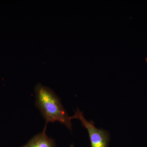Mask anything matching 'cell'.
Wrapping results in <instances>:
<instances>
[{"label": "cell", "instance_id": "6da1fadb", "mask_svg": "<svg viewBox=\"0 0 147 147\" xmlns=\"http://www.w3.org/2000/svg\"><path fill=\"white\" fill-rule=\"evenodd\" d=\"M35 92L36 105L46 122L44 128L46 129L49 123L58 121L71 130V119L64 108L60 99L53 90L39 84L36 86Z\"/></svg>", "mask_w": 147, "mask_h": 147}, {"label": "cell", "instance_id": "277c9868", "mask_svg": "<svg viewBox=\"0 0 147 147\" xmlns=\"http://www.w3.org/2000/svg\"><path fill=\"white\" fill-rule=\"evenodd\" d=\"M70 147H74V145L73 144L71 145V146H70Z\"/></svg>", "mask_w": 147, "mask_h": 147}, {"label": "cell", "instance_id": "3957f363", "mask_svg": "<svg viewBox=\"0 0 147 147\" xmlns=\"http://www.w3.org/2000/svg\"><path fill=\"white\" fill-rule=\"evenodd\" d=\"M46 130L44 128L42 132L35 135L21 147H57L55 141L46 135Z\"/></svg>", "mask_w": 147, "mask_h": 147}, {"label": "cell", "instance_id": "7a4b0ae2", "mask_svg": "<svg viewBox=\"0 0 147 147\" xmlns=\"http://www.w3.org/2000/svg\"><path fill=\"white\" fill-rule=\"evenodd\" d=\"M70 118L78 119L81 121L82 125L87 129L89 135L91 147H108L110 140L109 133L106 130L96 128L92 121H87L84 117L83 112L79 109L75 112L74 115Z\"/></svg>", "mask_w": 147, "mask_h": 147}]
</instances>
